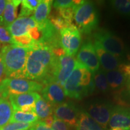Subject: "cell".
<instances>
[{
	"instance_id": "4fadbf2b",
	"label": "cell",
	"mask_w": 130,
	"mask_h": 130,
	"mask_svg": "<svg viewBox=\"0 0 130 130\" xmlns=\"http://www.w3.org/2000/svg\"><path fill=\"white\" fill-rule=\"evenodd\" d=\"M42 98L50 104L53 108L64 102L66 99L64 89L56 83L46 84L41 90Z\"/></svg>"
},
{
	"instance_id": "8992f818",
	"label": "cell",
	"mask_w": 130,
	"mask_h": 130,
	"mask_svg": "<svg viewBox=\"0 0 130 130\" xmlns=\"http://www.w3.org/2000/svg\"><path fill=\"white\" fill-rule=\"evenodd\" d=\"M94 40L97 41L101 46L116 57L119 58L125 53L124 43L120 37L106 30H100L93 35Z\"/></svg>"
},
{
	"instance_id": "9a60e30c",
	"label": "cell",
	"mask_w": 130,
	"mask_h": 130,
	"mask_svg": "<svg viewBox=\"0 0 130 130\" xmlns=\"http://www.w3.org/2000/svg\"><path fill=\"white\" fill-rule=\"evenodd\" d=\"M94 48L102 70L105 72L116 70L121 64L119 58L107 52L97 41L94 40Z\"/></svg>"
},
{
	"instance_id": "5b68a950",
	"label": "cell",
	"mask_w": 130,
	"mask_h": 130,
	"mask_svg": "<svg viewBox=\"0 0 130 130\" xmlns=\"http://www.w3.org/2000/svg\"><path fill=\"white\" fill-rule=\"evenodd\" d=\"M43 87L40 83L23 78H6L0 83V89L4 99H8L11 95L41 92Z\"/></svg>"
},
{
	"instance_id": "83f0119b",
	"label": "cell",
	"mask_w": 130,
	"mask_h": 130,
	"mask_svg": "<svg viewBox=\"0 0 130 130\" xmlns=\"http://www.w3.org/2000/svg\"><path fill=\"white\" fill-rule=\"evenodd\" d=\"M34 123L21 122H9L0 128V130H28L33 126Z\"/></svg>"
},
{
	"instance_id": "1f68e13d",
	"label": "cell",
	"mask_w": 130,
	"mask_h": 130,
	"mask_svg": "<svg viewBox=\"0 0 130 130\" xmlns=\"http://www.w3.org/2000/svg\"><path fill=\"white\" fill-rule=\"evenodd\" d=\"M51 128L53 130H71L67 123L55 118L54 119Z\"/></svg>"
},
{
	"instance_id": "d4e9b609",
	"label": "cell",
	"mask_w": 130,
	"mask_h": 130,
	"mask_svg": "<svg viewBox=\"0 0 130 130\" xmlns=\"http://www.w3.org/2000/svg\"><path fill=\"white\" fill-rule=\"evenodd\" d=\"M40 0H23L21 1V9L19 17H29L35 12Z\"/></svg>"
},
{
	"instance_id": "60d3db41",
	"label": "cell",
	"mask_w": 130,
	"mask_h": 130,
	"mask_svg": "<svg viewBox=\"0 0 130 130\" xmlns=\"http://www.w3.org/2000/svg\"><path fill=\"white\" fill-rule=\"evenodd\" d=\"M29 129H28V130H29Z\"/></svg>"
},
{
	"instance_id": "7a4b0ae2",
	"label": "cell",
	"mask_w": 130,
	"mask_h": 130,
	"mask_svg": "<svg viewBox=\"0 0 130 130\" xmlns=\"http://www.w3.org/2000/svg\"><path fill=\"white\" fill-rule=\"evenodd\" d=\"M95 87L93 75L78 63L66 81L63 89L66 96L81 100L93 93Z\"/></svg>"
},
{
	"instance_id": "8d00e7d4",
	"label": "cell",
	"mask_w": 130,
	"mask_h": 130,
	"mask_svg": "<svg viewBox=\"0 0 130 130\" xmlns=\"http://www.w3.org/2000/svg\"><path fill=\"white\" fill-rule=\"evenodd\" d=\"M126 83H127L128 90L130 93V77H129V79H128V80L127 79V82H126Z\"/></svg>"
},
{
	"instance_id": "44dd1931",
	"label": "cell",
	"mask_w": 130,
	"mask_h": 130,
	"mask_svg": "<svg viewBox=\"0 0 130 130\" xmlns=\"http://www.w3.org/2000/svg\"><path fill=\"white\" fill-rule=\"evenodd\" d=\"M53 107L40 96L35 103V113L39 121H43L53 116Z\"/></svg>"
},
{
	"instance_id": "603a6c76",
	"label": "cell",
	"mask_w": 130,
	"mask_h": 130,
	"mask_svg": "<svg viewBox=\"0 0 130 130\" xmlns=\"http://www.w3.org/2000/svg\"><path fill=\"white\" fill-rule=\"evenodd\" d=\"M39 121L35 113H25L21 111H13L10 122L35 123Z\"/></svg>"
},
{
	"instance_id": "74e56055",
	"label": "cell",
	"mask_w": 130,
	"mask_h": 130,
	"mask_svg": "<svg viewBox=\"0 0 130 130\" xmlns=\"http://www.w3.org/2000/svg\"><path fill=\"white\" fill-rule=\"evenodd\" d=\"M4 96H3V93L2 92H1V89H0V101H1L2 100H4Z\"/></svg>"
},
{
	"instance_id": "f1b7e54d",
	"label": "cell",
	"mask_w": 130,
	"mask_h": 130,
	"mask_svg": "<svg viewBox=\"0 0 130 130\" xmlns=\"http://www.w3.org/2000/svg\"><path fill=\"white\" fill-rule=\"evenodd\" d=\"M74 7L58 9L57 10V12L58 15L62 18L69 25H74V24H73L74 14Z\"/></svg>"
},
{
	"instance_id": "277c9868",
	"label": "cell",
	"mask_w": 130,
	"mask_h": 130,
	"mask_svg": "<svg viewBox=\"0 0 130 130\" xmlns=\"http://www.w3.org/2000/svg\"><path fill=\"white\" fill-rule=\"evenodd\" d=\"M74 20L81 32L88 34L95 30L98 24V14L95 5L88 1H81L74 7Z\"/></svg>"
},
{
	"instance_id": "e575fe53",
	"label": "cell",
	"mask_w": 130,
	"mask_h": 130,
	"mask_svg": "<svg viewBox=\"0 0 130 130\" xmlns=\"http://www.w3.org/2000/svg\"><path fill=\"white\" fill-rule=\"evenodd\" d=\"M119 71L123 72L126 77H130V65L129 64H120L119 66Z\"/></svg>"
},
{
	"instance_id": "ba28073f",
	"label": "cell",
	"mask_w": 130,
	"mask_h": 130,
	"mask_svg": "<svg viewBox=\"0 0 130 130\" xmlns=\"http://www.w3.org/2000/svg\"><path fill=\"white\" fill-rule=\"evenodd\" d=\"M60 45L68 56L74 57L77 53L81 43L80 32L75 25L60 31Z\"/></svg>"
},
{
	"instance_id": "6da1fadb",
	"label": "cell",
	"mask_w": 130,
	"mask_h": 130,
	"mask_svg": "<svg viewBox=\"0 0 130 130\" xmlns=\"http://www.w3.org/2000/svg\"><path fill=\"white\" fill-rule=\"evenodd\" d=\"M57 57L51 49L44 46L30 48L25 69V79L46 84L52 81Z\"/></svg>"
},
{
	"instance_id": "4dcf8cb0",
	"label": "cell",
	"mask_w": 130,
	"mask_h": 130,
	"mask_svg": "<svg viewBox=\"0 0 130 130\" xmlns=\"http://www.w3.org/2000/svg\"><path fill=\"white\" fill-rule=\"evenodd\" d=\"M53 4L57 10L74 7L75 6V1L72 0H57L53 1Z\"/></svg>"
},
{
	"instance_id": "4316f807",
	"label": "cell",
	"mask_w": 130,
	"mask_h": 130,
	"mask_svg": "<svg viewBox=\"0 0 130 130\" xmlns=\"http://www.w3.org/2000/svg\"><path fill=\"white\" fill-rule=\"evenodd\" d=\"M48 19L50 20V22H51V24H53L54 27L59 32L60 31L62 30V29L72 25H69V24H68L62 18L58 15L57 13V14H53V15L50 16L48 18Z\"/></svg>"
},
{
	"instance_id": "7402d4cb",
	"label": "cell",
	"mask_w": 130,
	"mask_h": 130,
	"mask_svg": "<svg viewBox=\"0 0 130 130\" xmlns=\"http://www.w3.org/2000/svg\"><path fill=\"white\" fill-rule=\"evenodd\" d=\"M13 111L12 105L8 99L0 101V128L10 122Z\"/></svg>"
},
{
	"instance_id": "30bf717a",
	"label": "cell",
	"mask_w": 130,
	"mask_h": 130,
	"mask_svg": "<svg viewBox=\"0 0 130 130\" xmlns=\"http://www.w3.org/2000/svg\"><path fill=\"white\" fill-rule=\"evenodd\" d=\"M41 96L37 92H28L11 95L8 98L13 111L35 113V103Z\"/></svg>"
},
{
	"instance_id": "f35d334b",
	"label": "cell",
	"mask_w": 130,
	"mask_h": 130,
	"mask_svg": "<svg viewBox=\"0 0 130 130\" xmlns=\"http://www.w3.org/2000/svg\"><path fill=\"white\" fill-rule=\"evenodd\" d=\"M110 130H126V129H122V128H111Z\"/></svg>"
},
{
	"instance_id": "e0dca14e",
	"label": "cell",
	"mask_w": 130,
	"mask_h": 130,
	"mask_svg": "<svg viewBox=\"0 0 130 130\" xmlns=\"http://www.w3.org/2000/svg\"><path fill=\"white\" fill-rule=\"evenodd\" d=\"M21 1V0H7L2 16L0 18V26L7 28L16 20L18 9Z\"/></svg>"
},
{
	"instance_id": "2e32d148",
	"label": "cell",
	"mask_w": 130,
	"mask_h": 130,
	"mask_svg": "<svg viewBox=\"0 0 130 130\" xmlns=\"http://www.w3.org/2000/svg\"><path fill=\"white\" fill-rule=\"evenodd\" d=\"M37 25L33 16L19 17L7 27L12 37H19L28 35L29 31Z\"/></svg>"
},
{
	"instance_id": "d590c367",
	"label": "cell",
	"mask_w": 130,
	"mask_h": 130,
	"mask_svg": "<svg viewBox=\"0 0 130 130\" xmlns=\"http://www.w3.org/2000/svg\"><path fill=\"white\" fill-rule=\"evenodd\" d=\"M6 3H7L6 0H0V18L2 16L3 12L4 10Z\"/></svg>"
},
{
	"instance_id": "7c38bea8",
	"label": "cell",
	"mask_w": 130,
	"mask_h": 130,
	"mask_svg": "<svg viewBox=\"0 0 130 130\" xmlns=\"http://www.w3.org/2000/svg\"><path fill=\"white\" fill-rule=\"evenodd\" d=\"M112 107L108 104L94 102L87 107V114L104 130L107 129L109 123Z\"/></svg>"
},
{
	"instance_id": "836d02e7",
	"label": "cell",
	"mask_w": 130,
	"mask_h": 130,
	"mask_svg": "<svg viewBox=\"0 0 130 130\" xmlns=\"http://www.w3.org/2000/svg\"><path fill=\"white\" fill-rule=\"evenodd\" d=\"M5 78H6V71H5V67L4 61H3V57L0 53V83L4 80Z\"/></svg>"
},
{
	"instance_id": "f546056e",
	"label": "cell",
	"mask_w": 130,
	"mask_h": 130,
	"mask_svg": "<svg viewBox=\"0 0 130 130\" xmlns=\"http://www.w3.org/2000/svg\"><path fill=\"white\" fill-rule=\"evenodd\" d=\"M0 43L4 45L13 44V37L7 28L0 26Z\"/></svg>"
},
{
	"instance_id": "d6a6232c",
	"label": "cell",
	"mask_w": 130,
	"mask_h": 130,
	"mask_svg": "<svg viewBox=\"0 0 130 130\" xmlns=\"http://www.w3.org/2000/svg\"><path fill=\"white\" fill-rule=\"evenodd\" d=\"M29 130H53L51 127L47 126L43 121H39L34 123L33 126Z\"/></svg>"
},
{
	"instance_id": "cb8c5ba5",
	"label": "cell",
	"mask_w": 130,
	"mask_h": 130,
	"mask_svg": "<svg viewBox=\"0 0 130 130\" xmlns=\"http://www.w3.org/2000/svg\"><path fill=\"white\" fill-rule=\"evenodd\" d=\"M93 79L95 87L101 92H107L109 89L105 72L102 69H99L93 73Z\"/></svg>"
},
{
	"instance_id": "484cf974",
	"label": "cell",
	"mask_w": 130,
	"mask_h": 130,
	"mask_svg": "<svg viewBox=\"0 0 130 130\" xmlns=\"http://www.w3.org/2000/svg\"><path fill=\"white\" fill-rule=\"evenodd\" d=\"M110 4L119 13L130 17V0H114Z\"/></svg>"
},
{
	"instance_id": "d6986e66",
	"label": "cell",
	"mask_w": 130,
	"mask_h": 130,
	"mask_svg": "<svg viewBox=\"0 0 130 130\" xmlns=\"http://www.w3.org/2000/svg\"><path fill=\"white\" fill-rule=\"evenodd\" d=\"M53 2L51 0H40L32 16L37 24H43L48 20Z\"/></svg>"
},
{
	"instance_id": "52a82bcc",
	"label": "cell",
	"mask_w": 130,
	"mask_h": 130,
	"mask_svg": "<svg viewBox=\"0 0 130 130\" xmlns=\"http://www.w3.org/2000/svg\"><path fill=\"white\" fill-rule=\"evenodd\" d=\"M77 63L75 57L66 54L58 57L57 59L51 83H56L63 87H64L66 81L75 68Z\"/></svg>"
},
{
	"instance_id": "ac0fdd59",
	"label": "cell",
	"mask_w": 130,
	"mask_h": 130,
	"mask_svg": "<svg viewBox=\"0 0 130 130\" xmlns=\"http://www.w3.org/2000/svg\"><path fill=\"white\" fill-rule=\"evenodd\" d=\"M109 88L119 91L123 87L127 82V77L119 70H114L105 72Z\"/></svg>"
},
{
	"instance_id": "ffe728a7",
	"label": "cell",
	"mask_w": 130,
	"mask_h": 130,
	"mask_svg": "<svg viewBox=\"0 0 130 130\" xmlns=\"http://www.w3.org/2000/svg\"><path fill=\"white\" fill-rule=\"evenodd\" d=\"M76 130H102L100 125L95 122L87 113H79Z\"/></svg>"
},
{
	"instance_id": "9c48e42d",
	"label": "cell",
	"mask_w": 130,
	"mask_h": 130,
	"mask_svg": "<svg viewBox=\"0 0 130 130\" xmlns=\"http://www.w3.org/2000/svg\"><path fill=\"white\" fill-rule=\"evenodd\" d=\"M76 60L79 64L91 73L93 74L100 69V61L92 42H86L82 45L77 54Z\"/></svg>"
},
{
	"instance_id": "5bb4252c",
	"label": "cell",
	"mask_w": 130,
	"mask_h": 130,
	"mask_svg": "<svg viewBox=\"0 0 130 130\" xmlns=\"http://www.w3.org/2000/svg\"><path fill=\"white\" fill-rule=\"evenodd\" d=\"M108 124L111 128H120L130 130L129 108L119 105L113 107Z\"/></svg>"
},
{
	"instance_id": "8fae6325",
	"label": "cell",
	"mask_w": 130,
	"mask_h": 130,
	"mask_svg": "<svg viewBox=\"0 0 130 130\" xmlns=\"http://www.w3.org/2000/svg\"><path fill=\"white\" fill-rule=\"evenodd\" d=\"M79 115L78 110L71 102H63L54 107V118L64 122L70 127H76Z\"/></svg>"
},
{
	"instance_id": "3957f363",
	"label": "cell",
	"mask_w": 130,
	"mask_h": 130,
	"mask_svg": "<svg viewBox=\"0 0 130 130\" xmlns=\"http://www.w3.org/2000/svg\"><path fill=\"white\" fill-rule=\"evenodd\" d=\"M30 49L6 45L1 49L6 78L25 79V69Z\"/></svg>"
},
{
	"instance_id": "ab89813d",
	"label": "cell",
	"mask_w": 130,
	"mask_h": 130,
	"mask_svg": "<svg viewBox=\"0 0 130 130\" xmlns=\"http://www.w3.org/2000/svg\"><path fill=\"white\" fill-rule=\"evenodd\" d=\"M1 49H2V48H1V43H0V53H1Z\"/></svg>"
}]
</instances>
